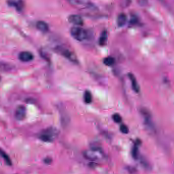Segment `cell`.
<instances>
[{"instance_id":"1","label":"cell","mask_w":174,"mask_h":174,"mask_svg":"<svg viewBox=\"0 0 174 174\" xmlns=\"http://www.w3.org/2000/svg\"><path fill=\"white\" fill-rule=\"evenodd\" d=\"M59 134V130L54 127H48L42 130L38 134V138L46 143H52L57 139Z\"/></svg>"},{"instance_id":"2","label":"cell","mask_w":174,"mask_h":174,"mask_svg":"<svg viewBox=\"0 0 174 174\" xmlns=\"http://www.w3.org/2000/svg\"><path fill=\"white\" fill-rule=\"evenodd\" d=\"M83 154L85 158L92 161L101 160L104 157L103 150L99 147H94L90 149L86 150Z\"/></svg>"},{"instance_id":"3","label":"cell","mask_w":174,"mask_h":174,"mask_svg":"<svg viewBox=\"0 0 174 174\" xmlns=\"http://www.w3.org/2000/svg\"><path fill=\"white\" fill-rule=\"evenodd\" d=\"M70 32L73 38L79 42L86 40L89 37V33L87 30L78 26L73 27L71 29Z\"/></svg>"},{"instance_id":"4","label":"cell","mask_w":174,"mask_h":174,"mask_svg":"<svg viewBox=\"0 0 174 174\" xmlns=\"http://www.w3.org/2000/svg\"><path fill=\"white\" fill-rule=\"evenodd\" d=\"M55 50L57 52L60 53L62 56H64L71 62L75 63L78 62V59L76 55L71 50L66 49V48L63 47L62 46H58L55 48Z\"/></svg>"},{"instance_id":"5","label":"cell","mask_w":174,"mask_h":174,"mask_svg":"<svg viewBox=\"0 0 174 174\" xmlns=\"http://www.w3.org/2000/svg\"><path fill=\"white\" fill-rule=\"evenodd\" d=\"M26 108L24 105H19L16 109L14 117L18 121H23L26 117Z\"/></svg>"},{"instance_id":"6","label":"cell","mask_w":174,"mask_h":174,"mask_svg":"<svg viewBox=\"0 0 174 174\" xmlns=\"http://www.w3.org/2000/svg\"><path fill=\"white\" fill-rule=\"evenodd\" d=\"M69 2L75 6L84 7L89 9H94L95 8L94 4H92L90 2L78 0V1H71Z\"/></svg>"},{"instance_id":"7","label":"cell","mask_w":174,"mask_h":174,"mask_svg":"<svg viewBox=\"0 0 174 174\" xmlns=\"http://www.w3.org/2000/svg\"><path fill=\"white\" fill-rule=\"evenodd\" d=\"M18 57L21 62H31L34 58L33 55L32 53L28 51L21 52V53H19Z\"/></svg>"},{"instance_id":"8","label":"cell","mask_w":174,"mask_h":174,"mask_svg":"<svg viewBox=\"0 0 174 174\" xmlns=\"http://www.w3.org/2000/svg\"><path fill=\"white\" fill-rule=\"evenodd\" d=\"M68 20L70 23L77 25V26H82V25H83V23H84L82 17L79 15H77V14L71 15L69 16Z\"/></svg>"},{"instance_id":"9","label":"cell","mask_w":174,"mask_h":174,"mask_svg":"<svg viewBox=\"0 0 174 174\" xmlns=\"http://www.w3.org/2000/svg\"><path fill=\"white\" fill-rule=\"evenodd\" d=\"M7 3L9 6L14 7L18 11H21L24 7V3L21 1H9Z\"/></svg>"},{"instance_id":"10","label":"cell","mask_w":174,"mask_h":174,"mask_svg":"<svg viewBox=\"0 0 174 174\" xmlns=\"http://www.w3.org/2000/svg\"><path fill=\"white\" fill-rule=\"evenodd\" d=\"M128 76L129 78H130L133 90L136 93H139L140 91V86H139V83L137 82V80H136L135 76H134V75L129 73Z\"/></svg>"},{"instance_id":"11","label":"cell","mask_w":174,"mask_h":174,"mask_svg":"<svg viewBox=\"0 0 174 174\" xmlns=\"http://www.w3.org/2000/svg\"><path fill=\"white\" fill-rule=\"evenodd\" d=\"M142 113L144 117V121H145V124L146 125L150 128H153V123L152 121L151 117L150 116V113L145 109L142 110Z\"/></svg>"},{"instance_id":"12","label":"cell","mask_w":174,"mask_h":174,"mask_svg":"<svg viewBox=\"0 0 174 174\" xmlns=\"http://www.w3.org/2000/svg\"><path fill=\"white\" fill-rule=\"evenodd\" d=\"M36 28L38 30L43 32H47L49 30V26L45 21H39L36 23Z\"/></svg>"},{"instance_id":"13","label":"cell","mask_w":174,"mask_h":174,"mask_svg":"<svg viewBox=\"0 0 174 174\" xmlns=\"http://www.w3.org/2000/svg\"><path fill=\"white\" fill-rule=\"evenodd\" d=\"M127 21V16L124 13H120L117 17V24L118 27H121L125 26Z\"/></svg>"},{"instance_id":"14","label":"cell","mask_w":174,"mask_h":174,"mask_svg":"<svg viewBox=\"0 0 174 174\" xmlns=\"http://www.w3.org/2000/svg\"><path fill=\"white\" fill-rule=\"evenodd\" d=\"M108 39V34L106 30H104L100 35V37L98 39V44L101 46H104L107 43Z\"/></svg>"},{"instance_id":"15","label":"cell","mask_w":174,"mask_h":174,"mask_svg":"<svg viewBox=\"0 0 174 174\" xmlns=\"http://www.w3.org/2000/svg\"><path fill=\"white\" fill-rule=\"evenodd\" d=\"M83 98L85 103L86 104H90L93 100L92 94L89 90H85L84 93Z\"/></svg>"},{"instance_id":"16","label":"cell","mask_w":174,"mask_h":174,"mask_svg":"<svg viewBox=\"0 0 174 174\" xmlns=\"http://www.w3.org/2000/svg\"><path fill=\"white\" fill-rule=\"evenodd\" d=\"M139 141H137L136 144L133 147L132 150V155L134 159H137L139 158V144L138 143Z\"/></svg>"},{"instance_id":"17","label":"cell","mask_w":174,"mask_h":174,"mask_svg":"<svg viewBox=\"0 0 174 174\" xmlns=\"http://www.w3.org/2000/svg\"><path fill=\"white\" fill-rule=\"evenodd\" d=\"M1 156L2 157V158L4 159L5 162L6 163V164H7L8 166H12V161L11 160V159L10 158V157H9V156L4 151L2 150V149L1 150Z\"/></svg>"},{"instance_id":"18","label":"cell","mask_w":174,"mask_h":174,"mask_svg":"<svg viewBox=\"0 0 174 174\" xmlns=\"http://www.w3.org/2000/svg\"><path fill=\"white\" fill-rule=\"evenodd\" d=\"M103 63L106 66H112L115 63V59L113 57H111V56L106 57L103 60Z\"/></svg>"},{"instance_id":"19","label":"cell","mask_w":174,"mask_h":174,"mask_svg":"<svg viewBox=\"0 0 174 174\" xmlns=\"http://www.w3.org/2000/svg\"><path fill=\"white\" fill-rule=\"evenodd\" d=\"M112 119L116 123H120L121 121L122 118H121V116L118 113H115L112 116Z\"/></svg>"},{"instance_id":"20","label":"cell","mask_w":174,"mask_h":174,"mask_svg":"<svg viewBox=\"0 0 174 174\" xmlns=\"http://www.w3.org/2000/svg\"><path fill=\"white\" fill-rule=\"evenodd\" d=\"M120 131L123 133L127 134L129 132L128 128L125 125L122 124L120 126Z\"/></svg>"},{"instance_id":"21","label":"cell","mask_w":174,"mask_h":174,"mask_svg":"<svg viewBox=\"0 0 174 174\" xmlns=\"http://www.w3.org/2000/svg\"><path fill=\"white\" fill-rule=\"evenodd\" d=\"M139 20L137 19V17L136 16H132L131 18L130 19V23L131 25H135L137 24Z\"/></svg>"},{"instance_id":"22","label":"cell","mask_w":174,"mask_h":174,"mask_svg":"<svg viewBox=\"0 0 174 174\" xmlns=\"http://www.w3.org/2000/svg\"><path fill=\"white\" fill-rule=\"evenodd\" d=\"M44 163L47 164H50L52 163L53 160L51 157H47L46 158L44 159Z\"/></svg>"}]
</instances>
